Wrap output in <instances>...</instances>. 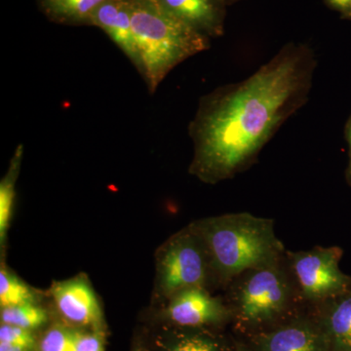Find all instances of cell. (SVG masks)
<instances>
[{
    "instance_id": "cell-20",
    "label": "cell",
    "mask_w": 351,
    "mask_h": 351,
    "mask_svg": "<svg viewBox=\"0 0 351 351\" xmlns=\"http://www.w3.org/2000/svg\"><path fill=\"white\" fill-rule=\"evenodd\" d=\"M75 351H104V335L101 330L80 332Z\"/></svg>"
},
{
    "instance_id": "cell-8",
    "label": "cell",
    "mask_w": 351,
    "mask_h": 351,
    "mask_svg": "<svg viewBox=\"0 0 351 351\" xmlns=\"http://www.w3.org/2000/svg\"><path fill=\"white\" fill-rule=\"evenodd\" d=\"M285 300L286 287L280 276L274 270L262 269L245 283L240 306L247 319L260 320L280 311Z\"/></svg>"
},
{
    "instance_id": "cell-3",
    "label": "cell",
    "mask_w": 351,
    "mask_h": 351,
    "mask_svg": "<svg viewBox=\"0 0 351 351\" xmlns=\"http://www.w3.org/2000/svg\"><path fill=\"white\" fill-rule=\"evenodd\" d=\"M201 235L215 265L223 274H239L269 261L276 250L271 228L249 215L209 219Z\"/></svg>"
},
{
    "instance_id": "cell-21",
    "label": "cell",
    "mask_w": 351,
    "mask_h": 351,
    "mask_svg": "<svg viewBox=\"0 0 351 351\" xmlns=\"http://www.w3.org/2000/svg\"><path fill=\"white\" fill-rule=\"evenodd\" d=\"M324 2L329 8L338 11L341 16L345 15L351 9V0H324Z\"/></svg>"
},
{
    "instance_id": "cell-1",
    "label": "cell",
    "mask_w": 351,
    "mask_h": 351,
    "mask_svg": "<svg viewBox=\"0 0 351 351\" xmlns=\"http://www.w3.org/2000/svg\"><path fill=\"white\" fill-rule=\"evenodd\" d=\"M316 69L313 48L291 43L243 82L203 96L189 124L195 144L191 172L215 182L250 162L308 101Z\"/></svg>"
},
{
    "instance_id": "cell-2",
    "label": "cell",
    "mask_w": 351,
    "mask_h": 351,
    "mask_svg": "<svg viewBox=\"0 0 351 351\" xmlns=\"http://www.w3.org/2000/svg\"><path fill=\"white\" fill-rule=\"evenodd\" d=\"M130 8L141 62L138 71L154 94L178 64L207 50L210 39L176 19L151 0H130Z\"/></svg>"
},
{
    "instance_id": "cell-6",
    "label": "cell",
    "mask_w": 351,
    "mask_h": 351,
    "mask_svg": "<svg viewBox=\"0 0 351 351\" xmlns=\"http://www.w3.org/2000/svg\"><path fill=\"white\" fill-rule=\"evenodd\" d=\"M51 294L62 317L69 324L101 330L103 313L86 278L78 276L55 283Z\"/></svg>"
},
{
    "instance_id": "cell-22",
    "label": "cell",
    "mask_w": 351,
    "mask_h": 351,
    "mask_svg": "<svg viewBox=\"0 0 351 351\" xmlns=\"http://www.w3.org/2000/svg\"><path fill=\"white\" fill-rule=\"evenodd\" d=\"M0 351H32L27 348H20V346L7 345V343H0Z\"/></svg>"
},
{
    "instance_id": "cell-17",
    "label": "cell",
    "mask_w": 351,
    "mask_h": 351,
    "mask_svg": "<svg viewBox=\"0 0 351 351\" xmlns=\"http://www.w3.org/2000/svg\"><path fill=\"white\" fill-rule=\"evenodd\" d=\"M80 332L68 325H53L41 337L38 351H75Z\"/></svg>"
},
{
    "instance_id": "cell-12",
    "label": "cell",
    "mask_w": 351,
    "mask_h": 351,
    "mask_svg": "<svg viewBox=\"0 0 351 351\" xmlns=\"http://www.w3.org/2000/svg\"><path fill=\"white\" fill-rule=\"evenodd\" d=\"M265 351H321L319 338L304 327H288L270 334L265 343Z\"/></svg>"
},
{
    "instance_id": "cell-27",
    "label": "cell",
    "mask_w": 351,
    "mask_h": 351,
    "mask_svg": "<svg viewBox=\"0 0 351 351\" xmlns=\"http://www.w3.org/2000/svg\"><path fill=\"white\" fill-rule=\"evenodd\" d=\"M151 1L156 2V0H151Z\"/></svg>"
},
{
    "instance_id": "cell-4",
    "label": "cell",
    "mask_w": 351,
    "mask_h": 351,
    "mask_svg": "<svg viewBox=\"0 0 351 351\" xmlns=\"http://www.w3.org/2000/svg\"><path fill=\"white\" fill-rule=\"evenodd\" d=\"M204 279V257L191 235H179L161 250L157 258V282L164 295L174 297L182 291L201 288Z\"/></svg>"
},
{
    "instance_id": "cell-10",
    "label": "cell",
    "mask_w": 351,
    "mask_h": 351,
    "mask_svg": "<svg viewBox=\"0 0 351 351\" xmlns=\"http://www.w3.org/2000/svg\"><path fill=\"white\" fill-rule=\"evenodd\" d=\"M225 309L202 288L189 289L171 300L167 315L176 324L196 327L216 323L223 318Z\"/></svg>"
},
{
    "instance_id": "cell-15",
    "label": "cell",
    "mask_w": 351,
    "mask_h": 351,
    "mask_svg": "<svg viewBox=\"0 0 351 351\" xmlns=\"http://www.w3.org/2000/svg\"><path fill=\"white\" fill-rule=\"evenodd\" d=\"M0 319L2 324L14 325L32 331L45 324L48 315L45 309L38 304H27L2 307Z\"/></svg>"
},
{
    "instance_id": "cell-13",
    "label": "cell",
    "mask_w": 351,
    "mask_h": 351,
    "mask_svg": "<svg viewBox=\"0 0 351 351\" xmlns=\"http://www.w3.org/2000/svg\"><path fill=\"white\" fill-rule=\"evenodd\" d=\"M23 147H18L11 162L10 169L0 184V240L3 243L7 230L12 216L14 198H15V182L19 173Z\"/></svg>"
},
{
    "instance_id": "cell-11",
    "label": "cell",
    "mask_w": 351,
    "mask_h": 351,
    "mask_svg": "<svg viewBox=\"0 0 351 351\" xmlns=\"http://www.w3.org/2000/svg\"><path fill=\"white\" fill-rule=\"evenodd\" d=\"M44 14L53 22L89 25L94 11L106 0H38Z\"/></svg>"
},
{
    "instance_id": "cell-19",
    "label": "cell",
    "mask_w": 351,
    "mask_h": 351,
    "mask_svg": "<svg viewBox=\"0 0 351 351\" xmlns=\"http://www.w3.org/2000/svg\"><path fill=\"white\" fill-rule=\"evenodd\" d=\"M0 343L32 350L36 345V338L31 330L8 324H1L0 326Z\"/></svg>"
},
{
    "instance_id": "cell-14",
    "label": "cell",
    "mask_w": 351,
    "mask_h": 351,
    "mask_svg": "<svg viewBox=\"0 0 351 351\" xmlns=\"http://www.w3.org/2000/svg\"><path fill=\"white\" fill-rule=\"evenodd\" d=\"M36 295L32 288L15 274L2 267L0 271V306L2 307L36 304Z\"/></svg>"
},
{
    "instance_id": "cell-7",
    "label": "cell",
    "mask_w": 351,
    "mask_h": 351,
    "mask_svg": "<svg viewBox=\"0 0 351 351\" xmlns=\"http://www.w3.org/2000/svg\"><path fill=\"white\" fill-rule=\"evenodd\" d=\"M157 5L207 38L225 32L228 0H156Z\"/></svg>"
},
{
    "instance_id": "cell-24",
    "label": "cell",
    "mask_w": 351,
    "mask_h": 351,
    "mask_svg": "<svg viewBox=\"0 0 351 351\" xmlns=\"http://www.w3.org/2000/svg\"><path fill=\"white\" fill-rule=\"evenodd\" d=\"M341 17H343V19L350 20L351 21V9H350V11H348V13L345 14V15L341 16Z\"/></svg>"
},
{
    "instance_id": "cell-5",
    "label": "cell",
    "mask_w": 351,
    "mask_h": 351,
    "mask_svg": "<svg viewBox=\"0 0 351 351\" xmlns=\"http://www.w3.org/2000/svg\"><path fill=\"white\" fill-rule=\"evenodd\" d=\"M339 257L337 249H318L295 257V274L307 297L319 299L346 287V276L339 269Z\"/></svg>"
},
{
    "instance_id": "cell-18",
    "label": "cell",
    "mask_w": 351,
    "mask_h": 351,
    "mask_svg": "<svg viewBox=\"0 0 351 351\" xmlns=\"http://www.w3.org/2000/svg\"><path fill=\"white\" fill-rule=\"evenodd\" d=\"M156 346L157 351H219L214 341L200 335H182L158 341Z\"/></svg>"
},
{
    "instance_id": "cell-26",
    "label": "cell",
    "mask_w": 351,
    "mask_h": 351,
    "mask_svg": "<svg viewBox=\"0 0 351 351\" xmlns=\"http://www.w3.org/2000/svg\"><path fill=\"white\" fill-rule=\"evenodd\" d=\"M133 351H144L142 350V348H136L135 350H134Z\"/></svg>"
},
{
    "instance_id": "cell-25",
    "label": "cell",
    "mask_w": 351,
    "mask_h": 351,
    "mask_svg": "<svg viewBox=\"0 0 351 351\" xmlns=\"http://www.w3.org/2000/svg\"><path fill=\"white\" fill-rule=\"evenodd\" d=\"M239 1H241V0H228V6L232 5V4L237 3Z\"/></svg>"
},
{
    "instance_id": "cell-23",
    "label": "cell",
    "mask_w": 351,
    "mask_h": 351,
    "mask_svg": "<svg viewBox=\"0 0 351 351\" xmlns=\"http://www.w3.org/2000/svg\"><path fill=\"white\" fill-rule=\"evenodd\" d=\"M346 138H348V144H350V175L351 177V115L350 119H348V124H346Z\"/></svg>"
},
{
    "instance_id": "cell-16",
    "label": "cell",
    "mask_w": 351,
    "mask_h": 351,
    "mask_svg": "<svg viewBox=\"0 0 351 351\" xmlns=\"http://www.w3.org/2000/svg\"><path fill=\"white\" fill-rule=\"evenodd\" d=\"M329 329L335 346L339 351H351V295L335 307Z\"/></svg>"
},
{
    "instance_id": "cell-9",
    "label": "cell",
    "mask_w": 351,
    "mask_h": 351,
    "mask_svg": "<svg viewBox=\"0 0 351 351\" xmlns=\"http://www.w3.org/2000/svg\"><path fill=\"white\" fill-rule=\"evenodd\" d=\"M89 25L100 27L140 69L137 43L132 27L130 0H106L90 18Z\"/></svg>"
}]
</instances>
